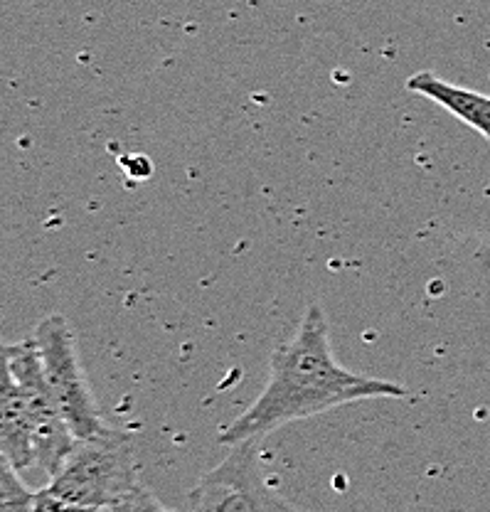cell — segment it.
<instances>
[{"label":"cell","mask_w":490,"mask_h":512,"mask_svg":"<svg viewBox=\"0 0 490 512\" xmlns=\"http://www.w3.org/2000/svg\"><path fill=\"white\" fill-rule=\"evenodd\" d=\"M407 389L387 380H372L345 370L330 350V330L323 308L308 306L301 328L271 355L269 382L252 407L227 426L222 444L262 439L279 426L308 419L362 399L404 397Z\"/></svg>","instance_id":"cell-1"},{"label":"cell","mask_w":490,"mask_h":512,"mask_svg":"<svg viewBox=\"0 0 490 512\" xmlns=\"http://www.w3.org/2000/svg\"><path fill=\"white\" fill-rule=\"evenodd\" d=\"M136 473L129 436L106 429L92 439H77L47 490L67 503L106 510L136 488Z\"/></svg>","instance_id":"cell-2"},{"label":"cell","mask_w":490,"mask_h":512,"mask_svg":"<svg viewBox=\"0 0 490 512\" xmlns=\"http://www.w3.org/2000/svg\"><path fill=\"white\" fill-rule=\"evenodd\" d=\"M30 338L35 340L45 380L50 384L57 409L65 416L72 434L77 439H92V436L109 429L99 416L97 402H94L87 375H84L82 362H79L77 343H74L67 320L62 316H47L37 323Z\"/></svg>","instance_id":"cell-3"},{"label":"cell","mask_w":490,"mask_h":512,"mask_svg":"<svg viewBox=\"0 0 490 512\" xmlns=\"http://www.w3.org/2000/svg\"><path fill=\"white\" fill-rule=\"evenodd\" d=\"M188 503L190 512H303L271 488L257 439L234 444L225 461L197 480Z\"/></svg>","instance_id":"cell-4"},{"label":"cell","mask_w":490,"mask_h":512,"mask_svg":"<svg viewBox=\"0 0 490 512\" xmlns=\"http://www.w3.org/2000/svg\"><path fill=\"white\" fill-rule=\"evenodd\" d=\"M10 367H13V375L25 399V409H28L30 429H33L35 466L52 478L72 453L77 436L72 434L65 416L57 409L33 338L10 345Z\"/></svg>","instance_id":"cell-5"},{"label":"cell","mask_w":490,"mask_h":512,"mask_svg":"<svg viewBox=\"0 0 490 512\" xmlns=\"http://www.w3.org/2000/svg\"><path fill=\"white\" fill-rule=\"evenodd\" d=\"M0 453H5L18 471L35 466L33 429L10 367V345L5 343H0Z\"/></svg>","instance_id":"cell-6"},{"label":"cell","mask_w":490,"mask_h":512,"mask_svg":"<svg viewBox=\"0 0 490 512\" xmlns=\"http://www.w3.org/2000/svg\"><path fill=\"white\" fill-rule=\"evenodd\" d=\"M407 87L431 99L434 104L444 106L458 121H463V124L471 126L473 131H478L486 141H490V96L456 87V84L444 82V79L431 72L412 74Z\"/></svg>","instance_id":"cell-7"},{"label":"cell","mask_w":490,"mask_h":512,"mask_svg":"<svg viewBox=\"0 0 490 512\" xmlns=\"http://www.w3.org/2000/svg\"><path fill=\"white\" fill-rule=\"evenodd\" d=\"M37 490H30L18 476V468L0 453V512H30Z\"/></svg>","instance_id":"cell-8"},{"label":"cell","mask_w":490,"mask_h":512,"mask_svg":"<svg viewBox=\"0 0 490 512\" xmlns=\"http://www.w3.org/2000/svg\"><path fill=\"white\" fill-rule=\"evenodd\" d=\"M106 512H173V510L165 508L151 490H146L141 483H138L129 495H124V498L119 500V503L106 508Z\"/></svg>","instance_id":"cell-9"},{"label":"cell","mask_w":490,"mask_h":512,"mask_svg":"<svg viewBox=\"0 0 490 512\" xmlns=\"http://www.w3.org/2000/svg\"><path fill=\"white\" fill-rule=\"evenodd\" d=\"M30 512H104L99 508H87V505H74V503H67V500L57 498V495H52L50 490L42 488L37 490V498H35V505Z\"/></svg>","instance_id":"cell-10"},{"label":"cell","mask_w":490,"mask_h":512,"mask_svg":"<svg viewBox=\"0 0 490 512\" xmlns=\"http://www.w3.org/2000/svg\"><path fill=\"white\" fill-rule=\"evenodd\" d=\"M104 512H106V510H104Z\"/></svg>","instance_id":"cell-11"}]
</instances>
